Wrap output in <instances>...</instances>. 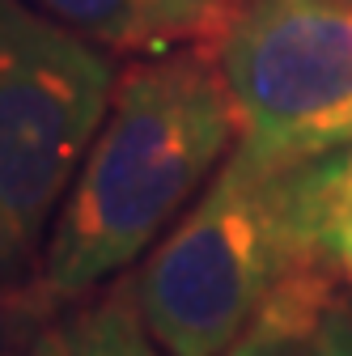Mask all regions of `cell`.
<instances>
[{
	"label": "cell",
	"instance_id": "obj_9",
	"mask_svg": "<svg viewBox=\"0 0 352 356\" xmlns=\"http://www.w3.org/2000/svg\"><path fill=\"white\" fill-rule=\"evenodd\" d=\"M230 356H268V327L255 318V323H250V331L234 343V352H230Z\"/></svg>",
	"mask_w": 352,
	"mask_h": 356
},
{
	"label": "cell",
	"instance_id": "obj_10",
	"mask_svg": "<svg viewBox=\"0 0 352 356\" xmlns=\"http://www.w3.org/2000/svg\"><path fill=\"white\" fill-rule=\"evenodd\" d=\"M0 356H51V352H47V343H42V335H38L34 348H26V352H0Z\"/></svg>",
	"mask_w": 352,
	"mask_h": 356
},
{
	"label": "cell",
	"instance_id": "obj_5",
	"mask_svg": "<svg viewBox=\"0 0 352 356\" xmlns=\"http://www.w3.org/2000/svg\"><path fill=\"white\" fill-rule=\"evenodd\" d=\"M81 38L131 56L216 47L238 0H30Z\"/></svg>",
	"mask_w": 352,
	"mask_h": 356
},
{
	"label": "cell",
	"instance_id": "obj_6",
	"mask_svg": "<svg viewBox=\"0 0 352 356\" xmlns=\"http://www.w3.org/2000/svg\"><path fill=\"white\" fill-rule=\"evenodd\" d=\"M268 356H352V305L335 293L327 259L293 272L259 309Z\"/></svg>",
	"mask_w": 352,
	"mask_h": 356
},
{
	"label": "cell",
	"instance_id": "obj_2",
	"mask_svg": "<svg viewBox=\"0 0 352 356\" xmlns=\"http://www.w3.org/2000/svg\"><path fill=\"white\" fill-rule=\"evenodd\" d=\"M323 161L263 165L238 149L225 157L131 280L136 309L166 356H230L268 297L323 259Z\"/></svg>",
	"mask_w": 352,
	"mask_h": 356
},
{
	"label": "cell",
	"instance_id": "obj_7",
	"mask_svg": "<svg viewBox=\"0 0 352 356\" xmlns=\"http://www.w3.org/2000/svg\"><path fill=\"white\" fill-rule=\"evenodd\" d=\"M42 343L51 356H166L141 318L131 284L77 309L68 323L42 335Z\"/></svg>",
	"mask_w": 352,
	"mask_h": 356
},
{
	"label": "cell",
	"instance_id": "obj_8",
	"mask_svg": "<svg viewBox=\"0 0 352 356\" xmlns=\"http://www.w3.org/2000/svg\"><path fill=\"white\" fill-rule=\"evenodd\" d=\"M319 246L335 276L352 289V149L323 161L319 191Z\"/></svg>",
	"mask_w": 352,
	"mask_h": 356
},
{
	"label": "cell",
	"instance_id": "obj_4",
	"mask_svg": "<svg viewBox=\"0 0 352 356\" xmlns=\"http://www.w3.org/2000/svg\"><path fill=\"white\" fill-rule=\"evenodd\" d=\"M212 56L242 157L297 165L352 149V0H238Z\"/></svg>",
	"mask_w": 352,
	"mask_h": 356
},
{
	"label": "cell",
	"instance_id": "obj_1",
	"mask_svg": "<svg viewBox=\"0 0 352 356\" xmlns=\"http://www.w3.org/2000/svg\"><path fill=\"white\" fill-rule=\"evenodd\" d=\"M234 145V98L208 47L141 56L123 68L42 246L38 289L64 301L127 272Z\"/></svg>",
	"mask_w": 352,
	"mask_h": 356
},
{
	"label": "cell",
	"instance_id": "obj_3",
	"mask_svg": "<svg viewBox=\"0 0 352 356\" xmlns=\"http://www.w3.org/2000/svg\"><path fill=\"white\" fill-rule=\"evenodd\" d=\"M115 81L98 42L26 0H0V276L47 246Z\"/></svg>",
	"mask_w": 352,
	"mask_h": 356
}]
</instances>
